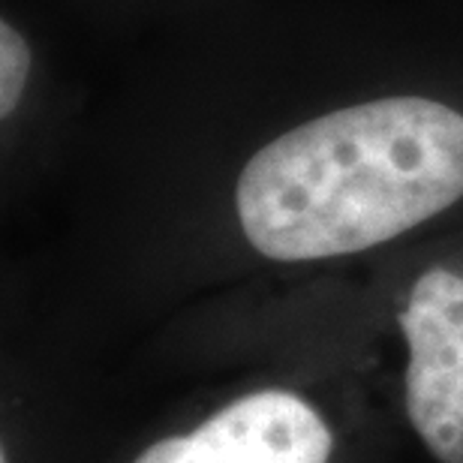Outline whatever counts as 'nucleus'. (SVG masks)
<instances>
[{
    "label": "nucleus",
    "instance_id": "obj_2",
    "mask_svg": "<svg viewBox=\"0 0 463 463\" xmlns=\"http://www.w3.org/2000/svg\"><path fill=\"white\" fill-rule=\"evenodd\" d=\"M397 322L410 346L406 415L439 463H463V274L424 271Z\"/></svg>",
    "mask_w": 463,
    "mask_h": 463
},
{
    "label": "nucleus",
    "instance_id": "obj_4",
    "mask_svg": "<svg viewBox=\"0 0 463 463\" xmlns=\"http://www.w3.org/2000/svg\"><path fill=\"white\" fill-rule=\"evenodd\" d=\"M31 45L13 22L0 24V115L13 118L31 79Z\"/></svg>",
    "mask_w": 463,
    "mask_h": 463
},
{
    "label": "nucleus",
    "instance_id": "obj_3",
    "mask_svg": "<svg viewBox=\"0 0 463 463\" xmlns=\"http://www.w3.org/2000/svg\"><path fill=\"white\" fill-rule=\"evenodd\" d=\"M335 437L326 419L298 394L238 397L196 430L147 446L133 463H328Z\"/></svg>",
    "mask_w": 463,
    "mask_h": 463
},
{
    "label": "nucleus",
    "instance_id": "obj_1",
    "mask_svg": "<svg viewBox=\"0 0 463 463\" xmlns=\"http://www.w3.org/2000/svg\"><path fill=\"white\" fill-rule=\"evenodd\" d=\"M463 199V115L383 97L298 124L250 156L235 187L244 238L274 262L361 253Z\"/></svg>",
    "mask_w": 463,
    "mask_h": 463
},
{
    "label": "nucleus",
    "instance_id": "obj_5",
    "mask_svg": "<svg viewBox=\"0 0 463 463\" xmlns=\"http://www.w3.org/2000/svg\"><path fill=\"white\" fill-rule=\"evenodd\" d=\"M0 463H9V455H6V451H4V455H0Z\"/></svg>",
    "mask_w": 463,
    "mask_h": 463
}]
</instances>
